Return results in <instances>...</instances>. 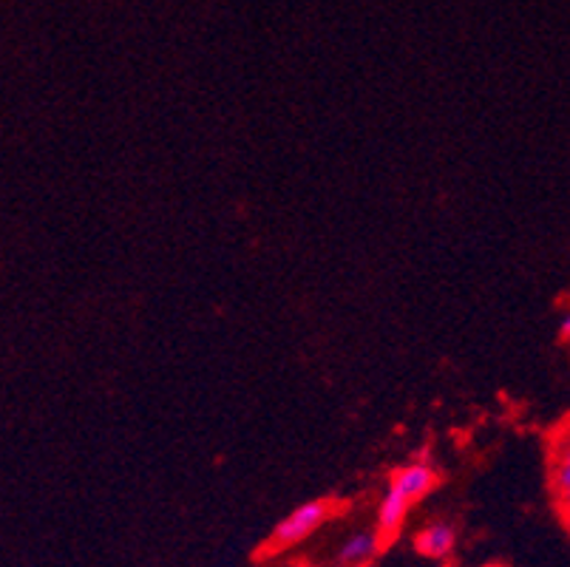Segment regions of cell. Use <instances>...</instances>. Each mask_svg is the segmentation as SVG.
<instances>
[{
    "label": "cell",
    "instance_id": "1",
    "mask_svg": "<svg viewBox=\"0 0 570 567\" xmlns=\"http://www.w3.org/2000/svg\"><path fill=\"white\" fill-rule=\"evenodd\" d=\"M330 514H333V502H326V499L304 502L276 525L273 537H269V548H293V545L304 542L309 534H315L330 519Z\"/></svg>",
    "mask_w": 570,
    "mask_h": 567
},
{
    "label": "cell",
    "instance_id": "2",
    "mask_svg": "<svg viewBox=\"0 0 570 567\" xmlns=\"http://www.w3.org/2000/svg\"><path fill=\"white\" fill-rule=\"evenodd\" d=\"M551 486L562 517L570 522V423L553 434L551 443Z\"/></svg>",
    "mask_w": 570,
    "mask_h": 567
},
{
    "label": "cell",
    "instance_id": "3",
    "mask_svg": "<svg viewBox=\"0 0 570 567\" xmlns=\"http://www.w3.org/2000/svg\"><path fill=\"white\" fill-rule=\"evenodd\" d=\"M454 545H458V530L452 522L445 519H434V522L423 525L414 537V548L417 554L429 556V559H445V556L454 554Z\"/></svg>",
    "mask_w": 570,
    "mask_h": 567
},
{
    "label": "cell",
    "instance_id": "4",
    "mask_svg": "<svg viewBox=\"0 0 570 567\" xmlns=\"http://www.w3.org/2000/svg\"><path fill=\"white\" fill-rule=\"evenodd\" d=\"M409 511H412V502H409L401 491H395V488L389 486L381 499V506H377V537L381 539L397 537V530H401L403 522H406Z\"/></svg>",
    "mask_w": 570,
    "mask_h": 567
},
{
    "label": "cell",
    "instance_id": "5",
    "mask_svg": "<svg viewBox=\"0 0 570 567\" xmlns=\"http://www.w3.org/2000/svg\"><path fill=\"white\" fill-rule=\"evenodd\" d=\"M383 539L370 530H357L352 537L344 539V545L338 548V565L341 567H366L381 550Z\"/></svg>",
    "mask_w": 570,
    "mask_h": 567
},
{
    "label": "cell",
    "instance_id": "6",
    "mask_svg": "<svg viewBox=\"0 0 570 567\" xmlns=\"http://www.w3.org/2000/svg\"><path fill=\"white\" fill-rule=\"evenodd\" d=\"M559 335L564 338V341H570V312H564V319H562V326H559Z\"/></svg>",
    "mask_w": 570,
    "mask_h": 567
},
{
    "label": "cell",
    "instance_id": "7",
    "mask_svg": "<svg viewBox=\"0 0 570 567\" xmlns=\"http://www.w3.org/2000/svg\"><path fill=\"white\" fill-rule=\"evenodd\" d=\"M489 567H502V565H489Z\"/></svg>",
    "mask_w": 570,
    "mask_h": 567
}]
</instances>
